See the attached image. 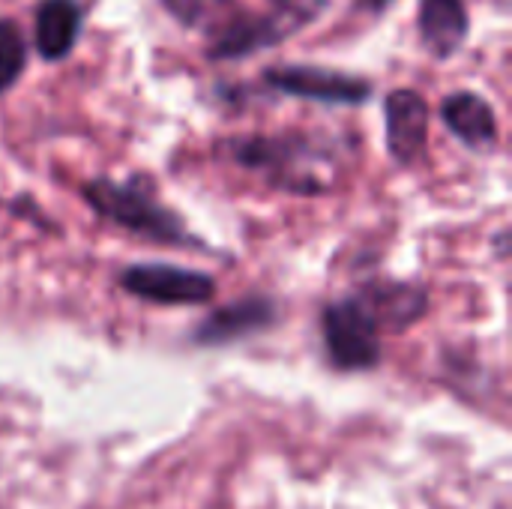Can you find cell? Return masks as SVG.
I'll return each instance as SVG.
<instances>
[{
  "mask_svg": "<svg viewBox=\"0 0 512 509\" xmlns=\"http://www.w3.org/2000/svg\"><path fill=\"white\" fill-rule=\"evenodd\" d=\"M84 201L108 222L156 240V243H168V246H186L195 243L189 237V231L183 228L180 216L171 213L168 207H162L150 192H141L135 183H114V180H90L81 186Z\"/></svg>",
  "mask_w": 512,
  "mask_h": 509,
  "instance_id": "6da1fadb",
  "label": "cell"
},
{
  "mask_svg": "<svg viewBox=\"0 0 512 509\" xmlns=\"http://www.w3.org/2000/svg\"><path fill=\"white\" fill-rule=\"evenodd\" d=\"M222 150L249 171H264L273 186L288 192H321L327 183L318 177L315 162H321V150L300 135H243L222 144Z\"/></svg>",
  "mask_w": 512,
  "mask_h": 509,
  "instance_id": "7a4b0ae2",
  "label": "cell"
},
{
  "mask_svg": "<svg viewBox=\"0 0 512 509\" xmlns=\"http://www.w3.org/2000/svg\"><path fill=\"white\" fill-rule=\"evenodd\" d=\"M324 342L336 369L366 372L381 360V327L369 306L357 297H342L324 309Z\"/></svg>",
  "mask_w": 512,
  "mask_h": 509,
  "instance_id": "3957f363",
  "label": "cell"
},
{
  "mask_svg": "<svg viewBox=\"0 0 512 509\" xmlns=\"http://www.w3.org/2000/svg\"><path fill=\"white\" fill-rule=\"evenodd\" d=\"M120 288L156 306H198L216 294L207 273L174 264H132L120 273Z\"/></svg>",
  "mask_w": 512,
  "mask_h": 509,
  "instance_id": "277c9868",
  "label": "cell"
},
{
  "mask_svg": "<svg viewBox=\"0 0 512 509\" xmlns=\"http://www.w3.org/2000/svg\"><path fill=\"white\" fill-rule=\"evenodd\" d=\"M264 81L279 93L327 105H363L372 96V84L366 78L321 66H270Z\"/></svg>",
  "mask_w": 512,
  "mask_h": 509,
  "instance_id": "5b68a950",
  "label": "cell"
},
{
  "mask_svg": "<svg viewBox=\"0 0 512 509\" xmlns=\"http://www.w3.org/2000/svg\"><path fill=\"white\" fill-rule=\"evenodd\" d=\"M387 117V150L399 165L423 159L429 144V102L417 90H393L384 99Z\"/></svg>",
  "mask_w": 512,
  "mask_h": 509,
  "instance_id": "8992f818",
  "label": "cell"
},
{
  "mask_svg": "<svg viewBox=\"0 0 512 509\" xmlns=\"http://www.w3.org/2000/svg\"><path fill=\"white\" fill-rule=\"evenodd\" d=\"M276 318V306L267 297H246L237 300L225 309H216L207 321L198 324L195 330V342L198 345H225V342H237L246 339L252 333H261L273 324Z\"/></svg>",
  "mask_w": 512,
  "mask_h": 509,
  "instance_id": "52a82bcc",
  "label": "cell"
},
{
  "mask_svg": "<svg viewBox=\"0 0 512 509\" xmlns=\"http://www.w3.org/2000/svg\"><path fill=\"white\" fill-rule=\"evenodd\" d=\"M441 117L447 129L474 150H492L498 144V117L495 108L471 90L453 93L441 105Z\"/></svg>",
  "mask_w": 512,
  "mask_h": 509,
  "instance_id": "ba28073f",
  "label": "cell"
},
{
  "mask_svg": "<svg viewBox=\"0 0 512 509\" xmlns=\"http://www.w3.org/2000/svg\"><path fill=\"white\" fill-rule=\"evenodd\" d=\"M417 27H420V42L432 57L438 60L453 57L468 39L465 0H423Z\"/></svg>",
  "mask_w": 512,
  "mask_h": 509,
  "instance_id": "9c48e42d",
  "label": "cell"
},
{
  "mask_svg": "<svg viewBox=\"0 0 512 509\" xmlns=\"http://www.w3.org/2000/svg\"><path fill=\"white\" fill-rule=\"evenodd\" d=\"M84 12L78 0H42L36 9L33 42L42 60H63L81 36Z\"/></svg>",
  "mask_w": 512,
  "mask_h": 509,
  "instance_id": "30bf717a",
  "label": "cell"
},
{
  "mask_svg": "<svg viewBox=\"0 0 512 509\" xmlns=\"http://www.w3.org/2000/svg\"><path fill=\"white\" fill-rule=\"evenodd\" d=\"M360 300L369 306L372 318L378 321V327L384 330H405L414 321H420L426 315L429 297L423 288L417 285H402V282H384V285H372L360 294Z\"/></svg>",
  "mask_w": 512,
  "mask_h": 509,
  "instance_id": "8fae6325",
  "label": "cell"
},
{
  "mask_svg": "<svg viewBox=\"0 0 512 509\" xmlns=\"http://www.w3.org/2000/svg\"><path fill=\"white\" fill-rule=\"evenodd\" d=\"M165 12L189 30H201L210 39L231 30L249 9L240 0H162Z\"/></svg>",
  "mask_w": 512,
  "mask_h": 509,
  "instance_id": "7c38bea8",
  "label": "cell"
},
{
  "mask_svg": "<svg viewBox=\"0 0 512 509\" xmlns=\"http://www.w3.org/2000/svg\"><path fill=\"white\" fill-rule=\"evenodd\" d=\"M27 66V42L15 21L0 18V93H6Z\"/></svg>",
  "mask_w": 512,
  "mask_h": 509,
  "instance_id": "4fadbf2b",
  "label": "cell"
},
{
  "mask_svg": "<svg viewBox=\"0 0 512 509\" xmlns=\"http://www.w3.org/2000/svg\"><path fill=\"white\" fill-rule=\"evenodd\" d=\"M273 3V15L291 30H303L306 24H312L324 9H327V0H270Z\"/></svg>",
  "mask_w": 512,
  "mask_h": 509,
  "instance_id": "5bb4252c",
  "label": "cell"
},
{
  "mask_svg": "<svg viewBox=\"0 0 512 509\" xmlns=\"http://www.w3.org/2000/svg\"><path fill=\"white\" fill-rule=\"evenodd\" d=\"M390 3H393V0H357V6H360V9H369V12H375V15H378V12H384Z\"/></svg>",
  "mask_w": 512,
  "mask_h": 509,
  "instance_id": "9a60e30c",
  "label": "cell"
}]
</instances>
